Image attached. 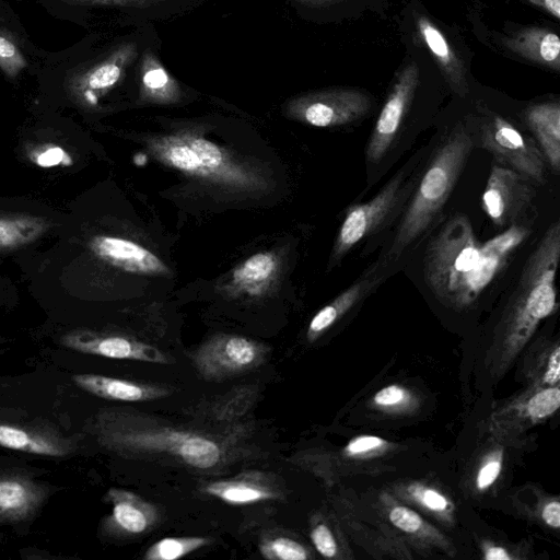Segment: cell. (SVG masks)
I'll list each match as a JSON object with an SVG mask.
<instances>
[{
  "instance_id": "6da1fadb",
  "label": "cell",
  "mask_w": 560,
  "mask_h": 560,
  "mask_svg": "<svg viewBox=\"0 0 560 560\" xmlns=\"http://www.w3.org/2000/svg\"><path fill=\"white\" fill-rule=\"evenodd\" d=\"M529 233L526 226L513 224L481 244L465 214L452 215L425 247L428 288L447 307L464 310L472 305Z\"/></svg>"
},
{
  "instance_id": "7a4b0ae2",
  "label": "cell",
  "mask_w": 560,
  "mask_h": 560,
  "mask_svg": "<svg viewBox=\"0 0 560 560\" xmlns=\"http://www.w3.org/2000/svg\"><path fill=\"white\" fill-rule=\"evenodd\" d=\"M559 258L560 223L556 221L528 256L495 327L491 347L493 374L501 375L538 325L557 311L556 272Z\"/></svg>"
},
{
  "instance_id": "3957f363",
  "label": "cell",
  "mask_w": 560,
  "mask_h": 560,
  "mask_svg": "<svg viewBox=\"0 0 560 560\" xmlns=\"http://www.w3.org/2000/svg\"><path fill=\"white\" fill-rule=\"evenodd\" d=\"M98 443L120 455H164L196 469H210L223 455L208 436L142 420L122 409H104L93 423Z\"/></svg>"
},
{
  "instance_id": "277c9868",
  "label": "cell",
  "mask_w": 560,
  "mask_h": 560,
  "mask_svg": "<svg viewBox=\"0 0 560 560\" xmlns=\"http://www.w3.org/2000/svg\"><path fill=\"white\" fill-rule=\"evenodd\" d=\"M472 147L470 133L460 124L439 143L409 197L388 258L396 259L431 226L452 194Z\"/></svg>"
},
{
  "instance_id": "5b68a950",
  "label": "cell",
  "mask_w": 560,
  "mask_h": 560,
  "mask_svg": "<svg viewBox=\"0 0 560 560\" xmlns=\"http://www.w3.org/2000/svg\"><path fill=\"white\" fill-rule=\"evenodd\" d=\"M145 147L162 164L211 185L244 191H258L268 186L259 170L237 160L196 130L153 136L145 139Z\"/></svg>"
},
{
  "instance_id": "8992f818",
  "label": "cell",
  "mask_w": 560,
  "mask_h": 560,
  "mask_svg": "<svg viewBox=\"0 0 560 560\" xmlns=\"http://www.w3.org/2000/svg\"><path fill=\"white\" fill-rule=\"evenodd\" d=\"M416 180L407 179L405 172H399L376 194L363 203L351 205L342 219L336 235L329 267L338 264L357 244L377 232L394 214L406 205Z\"/></svg>"
},
{
  "instance_id": "52a82bcc",
  "label": "cell",
  "mask_w": 560,
  "mask_h": 560,
  "mask_svg": "<svg viewBox=\"0 0 560 560\" xmlns=\"http://www.w3.org/2000/svg\"><path fill=\"white\" fill-rule=\"evenodd\" d=\"M372 108V97L366 92L351 88H335L308 92L290 98L284 115L295 121L331 128L355 122Z\"/></svg>"
},
{
  "instance_id": "ba28073f",
  "label": "cell",
  "mask_w": 560,
  "mask_h": 560,
  "mask_svg": "<svg viewBox=\"0 0 560 560\" xmlns=\"http://www.w3.org/2000/svg\"><path fill=\"white\" fill-rule=\"evenodd\" d=\"M478 143L492 154L498 165L516 171L530 182H545L546 160L538 144L503 117L490 115L482 119Z\"/></svg>"
},
{
  "instance_id": "9c48e42d",
  "label": "cell",
  "mask_w": 560,
  "mask_h": 560,
  "mask_svg": "<svg viewBox=\"0 0 560 560\" xmlns=\"http://www.w3.org/2000/svg\"><path fill=\"white\" fill-rule=\"evenodd\" d=\"M268 347L254 339L218 334L191 354L198 373L208 381H220L252 371L266 360Z\"/></svg>"
},
{
  "instance_id": "30bf717a",
  "label": "cell",
  "mask_w": 560,
  "mask_h": 560,
  "mask_svg": "<svg viewBox=\"0 0 560 560\" xmlns=\"http://www.w3.org/2000/svg\"><path fill=\"white\" fill-rule=\"evenodd\" d=\"M532 182L509 167L492 165L481 197V207L498 226L520 224L535 198Z\"/></svg>"
},
{
  "instance_id": "8fae6325",
  "label": "cell",
  "mask_w": 560,
  "mask_h": 560,
  "mask_svg": "<svg viewBox=\"0 0 560 560\" xmlns=\"http://www.w3.org/2000/svg\"><path fill=\"white\" fill-rule=\"evenodd\" d=\"M418 81L419 69L415 62L407 63L397 74L368 141L366 162L378 163L388 152L413 100Z\"/></svg>"
},
{
  "instance_id": "7c38bea8",
  "label": "cell",
  "mask_w": 560,
  "mask_h": 560,
  "mask_svg": "<svg viewBox=\"0 0 560 560\" xmlns=\"http://www.w3.org/2000/svg\"><path fill=\"white\" fill-rule=\"evenodd\" d=\"M61 343L81 353L109 359L133 360L159 364L171 363V359L159 348L120 335L77 330L65 335L61 338Z\"/></svg>"
},
{
  "instance_id": "4fadbf2b",
  "label": "cell",
  "mask_w": 560,
  "mask_h": 560,
  "mask_svg": "<svg viewBox=\"0 0 560 560\" xmlns=\"http://www.w3.org/2000/svg\"><path fill=\"white\" fill-rule=\"evenodd\" d=\"M281 270L279 255L256 253L235 266L219 289L230 299L261 298L272 290Z\"/></svg>"
},
{
  "instance_id": "5bb4252c",
  "label": "cell",
  "mask_w": 560,
  "mask_h": 560,
  "mask_svg": "<svg viewBox=\"0 0 560 560\" xmlns=\"http://www.w3.org/2000/svg\"><path fill=\"white\" fill-rule=\"evenodd\" d=\"M96 256L132 273L168 276L171 270L155 254L142 245L117 236L100 235L91 243Z\"/></svg>"
},
{
  "instance_id": "9a60e30c",
  "label": "cell",
  "mask_w": 560,
  "mask_h": 560,
  "mask_svg": "<svg viewBox=\"0 0 560 560\" xmlns=\"http://www.w3.org/2000/svg\"><path fill=\"white\" fill-rule=\"evenodd\" d=\"M104 499L112 504V514L103 525L107 533L139 535L158 522L155 506L130 490L110 488Z\"/></svg>"
},
{
  "instance_id": "2e32d148",
  "label": "cell",
  "mask_w": 560,
  "mask_h": 560,
  "mask_svg": "<svg viewBox=\"0 0 560 560\" xmlns=\"http://www.w3.org/2000/svg\"><path fill=\"white\" fill-rule=\"evenodd\" d=\"M46 497L47 489L26 475L0 471V523L33 517Z\"/></svg>"
},
{
  "instance_id": "e0dca14e",
  "label": "cell",
  "mask_w": 560,
  "mask_h": 560,
  "mask_svg": "<svg viewBox=\"0 0 560 560\" xmlns=\"http://www.w3.org/2000/svg\"><path fill=\"white\" fill-rule=\"evenodd\" d=\"M0 446L30 454L62 457L74 450L71 439L44 425L0 422Z\"/></svg>"
},
{
  "instance_id": "ac0fdd59",
  "label": "cell",
  "mask_w": 560,
  "mask_h": 560,
  "mask_svg": "<svg viewBox=\"0 0 560 560\" xmlns=\"http://www.w3.org/2000/svg\"><path fill=\"white\" fill-rule=\"evenodd\" d=\"M382 267L381 264H374L313 316L306 330V338L310 342L317 340L382 282L384 279Z\"/></svg>"
},
{
  "instance_id": "d6986e66",
  "label": "cell",
  "mask_w": 560,
  "mask_h": 560,
  "mask_svg": "<svg viewBox=\"0 0 560 560\" xmlns=\"http://www.w3.org/2000/svg\"><path fill=\"white\" fill-rule=\"evenodd\" d=\"M417 35L439 66L450 89L460 97L468 93L465 67L445 35L428 18L416 20Z\"/></svg>"
},
{
  "instance_id": "ffe728a7",
  "label": "cell",
  "mask_w": 560,
  "mask_h": 560,
  "mask_svg": "<svg viewBox=\"0 0 560 560\" xmlns=\"http://www.w3.org/2000/svg\"><path fill=\"white\" fill-rule=\"evenodd\" d=\"M560 406V389L557 386L532 387L526 394L506 404L494 415L495 423L509 420L516 424H536L553 415Z\"/></svg>"
},
{
  "instance_id": "44dd1931",
  "label": "cell",
  "mask_w": 560,
  "mask_h": 560,
  "mask_svg": "<svg viewBox=\"0 0 560 560\" xmlns=\"http://www.w3.org/2000/svg\"><path fill=\"white\" fill-rule=\"evenodd\" d=\"M72 380L83 390L110 400L148 401L170 395V390L162 386L100 374H75L72 376Z\"/></svg>"
},
{
  "instance_id": "7402d4cb",
  "label": "cell",
  "mask_w": 560,
  "mask_h": 560,
  "mask_svg": "<svg viewBox=\"0 0 560 560\" xmlns=\"http://www.w3.org/2000/svg\"><path fill=\"white\" fill-rule=\"evenodd\" d=\"M523 119L536 138L545 160L555 174L560 171V104L558 101L528 106Z\"/></svg>"
},
{
  "instance_id": "603a6c76",
  "label": "cell",
  "mask_w": 560,
  "mask_h": 560,
  "mask_svg": "<svg viewBox=\"0 0 560 560\" xmlns=\"http://www.w3.org/2000/svg\"><path fill=\"white\" fill-rule=\"evenodd\" d=\"M503 45L529 61L557 72L560 70V39L556 33L547 28L523 27L512 36L505 37Z\"/></svg>"
},
{
  "instance_id": "cb8c5ba5",
  "label": "cell",
  "mask_w": 560,
  "mask_h": 560,
  "mask_svg": "<svg viewBox=\"0 0 560 560\" xmlns=\"http://www.w3.org/2000/svg\"><path fill=\"white\" fill-rule=\"evenodd\" d=\"M136 57L137 45L128 43L118 47L105 60L85 72L79 84L84 98L89 103L95 104L101 95L119 83Z\"/></svg>"
},
{
  "instance_id": "d4e9b609",
  "label": "cell",
  "mask_w": 560,
  "mask_h": 560,
  "mask_svg": "<svg viewBox=\"0 0 560 560\" xmlns=\"http://www.w3.org/2000/svg\"><path fill=\"white\" fill-rule=\"evenodd\" d=\"M140 100L156 105H172L182 100L178 82L151 50L143 54L140 62Z\"/></svg>"
},
{
  "instance_id": "484cf974",
  "label": "cell",
  "mask_w": 560,
  "mask_h": 560,
  "mask_svg": "<svg viewBox=\"0 0 560 560\" xmlns=\"http://www.w3.org/2000/svg\"><path fill=\"white\" fill-rule=\"evenodd\" d=\"M210 497L228 504L244 505L261 501L275 500L277 492L249 478H233L207 483L202 490Z\"/></svg>"
},
{
  "instance_id": "4316f807",
  "label": "cell",
  "mask_w": 560,
  "mask_h": 560,
  "mask_svg": "<svg viewBox=\"0 0 560 560\" xmlns=\"http://www.w3.org/2000/svg\"><path fill=\"white\" fill-rule=\"evenodd\" d=\"M524 368L532 387L559 385L560 347L558 341H542L533 345L526 357Z\"/></svg>"
},
{
  "instance_id": "83f0119b",
  "label": "cell",
  "mask_w": 560,
  "mask_h": 560,
  "mask_svg": "<svg viewBox=\"0 0 560 560\" xmlns=\"http://www.w3.org/2000/svg\"><path fill=\"white\" fill-rule=\"evenodd\" d=\"M209 539L200 536L165 537L151 545L143 558L145 560H176L207 546Z\"/></svg>"
},
{
  "instance_id": "f1b7e54d",
  "label": "cell",
  "mask_w": 560,
  "mask_h": 560,
  "mask_svg": "<svg viewBox=\"0 0 560 560\" xmlns=\"http://www.w3.org/2000/svg\"><path fill=\"white\" fill-rule=\"evenodd\" d=\"M259 552L269 560H306L310 557L303 545L285 536L262 540L259 545Z\"/></svg>"
},
{
  "instance_id": "f546056e",
  "label": "cell",
  "mask_w": 560,
  "mask_h": 560,
  "mask_svg": "<svg viewBox=\"0 0 560 560\" xmlns=\"http://www.w3.org/2000/svg\"><path fill=\"white\" fill-rule=\"evenodd\" d=\"M44 229L33 219L0 220V246H13L32 240Z\"/></svg>"
},
{
  "instance_id": "4dcf8cb0",
  "label": "cell",
  "mask_w": 560,
  "mask_h": 560,
  "mask_svg": "<svg viewBox=\"0 0 560 560\" xmlns=\"http://www.w3.org/2000/svg\"><path fill=\"white\" fill-rule=\"evenodd\" d=\"M416 404L412 393L398 384L381 388L372 398V405L386 412H402L410 410Z\"/></svg>"
},
{
  "instance_id": "1f68e13d",
  "label": "cell",
  "mask_w": 560,
  "mask_h": 560,
  "mask_svg": "<svg viewBox=\"0 0 560 560\" xmlns=\"http://www.w3.org/2000/svg\"><path fill=\"white\" fill-rule=\"evenodd\" d=\"M408 494L419 505L435 514H448L452 511V503L441 491L415 483L408 488Z\"/></svg>"
},
{
  "instance_id": "d6a6232c",
  "label": "cell",
  "mask_w": 560,
  "mask_h": 560,
  "mask_svg": "<svg viewBox=\"0 0 560 560\" xmlns=\"http://www.w3.org/2000/svg\"><path fill=\"white\" fill-rule=\"evenodd\" d=\"M26 67V60L18 46L0 34V68L9 77H15Z\"/></svg>"
},
{
  "instance_id": "836d02e7",
  "label": "cell",
  "mask_w": 560,
  "mask_h": 560,
  "mask_svg": "<svg viewBox=\"0 0 560 560\" xmlns=\"http://www.w3.org/2000/svg\"><path fill=\"white\" fill-rule=\"evenodd\" d=\"M388 518L396 528L408 534H421L425 529L420 515L404 505L393 506L388 512Z\"/></svg>"
},
{
  "instance_id": "e575fe53",
  "label": "cell",
  "mask_w": 560,
  "mask_h": 560,
  "mask_svg": "<svg viewBox=\"0 0 560 560\" xmlns=\"http://www.w3.org/2000/svg\"><path fill=\"white\" fill-rule=\"evenodd\" d=\"M502 457L501 451H494L481 463L475 479L479 491L487 490L499 478L503 465Z\"/></svg>"
},
{
  "instance_id": "d590c367",
  "label": "cell",
  "mask_w": 560,
  "mask_h": 560,
  "mask_svg": "<svg viewBox=\"0 0 560 560\" xmlns=\"http://www.w3.org/2000/svg\"><path fill=\"white\" fill-rule=\"evenodd\" d=\"M386 444L385 440L376 435H359L346 444L343 452L352 458H364L382 451Z\"/></svg>"
},
{
  "instance_id": "8d00e7d4",
  "label": "cell",
  "mask_w": 560,
  "mask_h": 560,
  "mask_svg": "<svg viewBox=\"0 0 560 560\" xmlns=\"http://www.w3.org/2000/svg\"><path fill=\"white\" fill-rule=\"evenodd\" d=\"M310 536L315 549L320 556L328 559H332L337 556V541L332 532L326 524L319 523L315 525L312 528Z\"/></svg>"
},
{
  "instance_id": "74e56055",
  "label": "cell",
  "mask_w": 560,
  "mask_h": 560,
  "mask_svg": "<svg viewBox=\"0 0 560 560\" xmlns=\"http://www.w3.org/2000/svg\"><path fill=\"white\" fill-rule=\"evenodd\" d=\"M541 518L551 528L560 527V503L558 500H550L542 506Z\"/></svg>"
},
{
  "instance_id": "f35d334b",
  "label": "cell",
  "mask_w": 560,
  "mask_h": 560,
  "mask_svg": "<svg viewBox=\"0 0 560 560\" xmlns=\"http://www.w3.org/2000/svg\"><path fill=\"white\" fill-rule=\"evenodd\" d=\"M66 153L59 147H54L45 150L36 158V164L42 167H51L60 164L63 161Z\"/></svg>"
},
{
  "instance_id": "ab89813d",
  "label": "cell",
  "mask_w": 560,
  "mask_h": 560,
  "mask_svg": "<svg viewBox=\"0 0 560 560\" xmlns=\"http://www.w3.org/2000/svg\"><path fill=\"white\" fill-rule=\"evenodd\" d=\"M483 558L487 560H512L513 556L501 546L489 545L485 548Z\"/></svg>"
},
{
  "instance_id": "60d3db41",
  "label": "cell",
  "mask_w": 560,
  "mask_h": 560,
  "mask_svg": "<svg viewBox=\"0 0 560 560\" xmlns=\"http://www.w3.org/2000/svg\"><path fill=\"white\" fill-rule=\"evenodd\" d=\"M534 5L551 14L555 19L560 18V0H529Z\"/></svg>"
},
{
  "instance_id": "b9f144b4",
  "label": "cell",
  "mask_w": 560,
  "mask_h": 560,
  "mask_svg": "<svg viewBox=\"0 0 560 560\" xmlns=\"http://www.w3.org/2000/svg\"><path fill=\"white\" fill-rule=\"evenodd\" d=\"M81 3H97V4H139L152 0H68Z\"/></svg>"
},
{
  "instance_id": "7bdbcfd3",
  "label": "cell",
  "mask_w": 560,
  "mask_h": 560,
  "mask_svg": "<svg viewBox=\"0 0 560 560\" xmlns=\"http://www.w3.org/2000/svg\"><path fill=\"white\" fill-rule=\"evenodd\" d=\"M292 1H295V2H299V3L320 4V3L331 2L334 0H292Z\"/></svg>"
}]
</instances>
